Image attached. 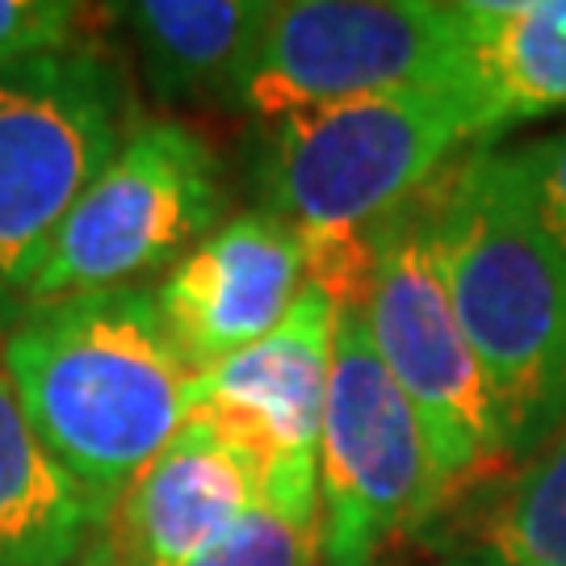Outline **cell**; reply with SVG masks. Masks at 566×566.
<instances>
[{"label":"cell","instance_id":"cell-1","mask_svg":"<svg viewBox=\"0 0 566 566\" xmlns=\"http://www.w3.org/2000/svg\"><path fill=\"white\" fill-rule=\"evenodd\" d=\"M25 424L102 516L189 420V382L151 290L21 306L0 340Z\"/></svg>","mask_w":566,"mask_h":566},{"label":"cell","instance_id":"cell-2","mask_svg":"<svg viewBox=\"0 0 566 566\" xmlns=\"http://www.w3.org/2000/svg\"><path fill=\"white\" fill-rule=\"evenodd\" d=\"M432 243L483 365L512 462L566 420V256L528 223L500 147H474L428 189Z\"/></svg>","mask_w":566,"mask_h":566},{"label":"cell","instance_id":"cell-3","mask_svg":"<svg viewBox=\"0 0 566 566\" xmlns=\"http://www.w3.org/2000/svg\"><path fill=\"white\" fill-rule=\"evenodd\" d=\"M428 189L365 231L369 261L357 311L386 374L424 428L441 504L449 507L512 458L483 365L449 303Z\"/></svg>","mask_w":566,"mask_h":566},{"label":"cell","instance_id":"cell-4","mask_svg":"<svg viewBox=\"0 0 566 566\" xmlns=\"http://www.w3.org/2000/svg\"><path fill=\"white\" fill-rule=\"evenodd\" d=\"M474 147L441 88H390L269 122L256 156V206L303 235H353L403 210Z\"/></svg>","mask_w":566,"mask_h":566},{"label":"cell","instance_id":"cell-5","mask_svg":"<svg viewBox=\"0 0 566 566\" xmlns=\"http://www.w3.org/2000/svg\"><path fill=\"white\" fill-rule=\"evenodd\" d=\"M139 122L105 46L0 67V319H18L46 243Z\"/></svg>","mask_w":566,"mask_h":566},{"label":"cell","instance_id":"cell-6","mask_svg":"<svg viewBox=\"0 0 566 566\" xmlns=\"http://www.w3.org/2000/svg\"><path fill=\"white\" fill-rule=\"evenodd\" d=\"M223 223L227 181L214 147L185 122H139L46 243L21 306L139 285Z\"/></svg>","mask_w":566,"mask_h":566},{"label":"cell","instance_id":"cell-7","mask_svg":"<svg viewBox=\"0 0 566 566\" xmlns=\"http://www.w3.org/2000/svg\"><path fill=\"white\" fill-rule=\"evenodd\" d=\"M324 566H378L407 533L446 516L424 428L378 348L357 303L340 306L324 428H319Z\"/></svg>","mask_w":566,"mask_h":566},{"label":"cell","instance_id":"cell-8","mask_svg":"<svg viewBox=\"0 0 566 566\" xmlns=\"http://www.w3.org/2000/svg\"><path fill=\"white\" fill-rule=\"evenodd\" d=\"M446 0H277L231 109L282 122L390 88H441Z\"/></svg>","mask_w":566,"mask_h":566},{"label":"cell","instance_id":"cell-9","mask_svg":"<svg viewBox=\"0 0 566 566\" xmlns=\"http://www.w3.org/2000/svg\"><path fill=\"white\" fill-rule=\"evenodd\" d=\"M336 324L340 303L306 282L269 336L189 382V416L214 424L261 465L264 500L311 516H319V428Z\"/></svg>","mask_w":566,"mask_h":566},{"label":"cell","instance_id":"cell-10","mask_svg":"<svg viewBox=\"0 0 566 566\" xmlns=\"http://www.w3.org/2000/svg\"><path fill=\"white\" fill-rule=\"evenodd\" d=\"M306 285V240L261 206L231 214L151 290L168 336L193 374L269 336Z\"/></svg>","mask_w":566,"mask_h":566},{"label":"cell","instance_id":"cell-11","mask_svg":"<svg viewBox=\"0 0 566 566\" xmlns=\"http://www.w3.org/2000/svg\"><path fill=\"white\" fill-rule=\"evenodd\" d=\"M261 465L214 424L185 428L118 495L102 537L126 566H185L261 504Z\"/></svg>","mask_w":566,"mask_h":566},{"label":"cell","instance_id":"cell-12","mask_svg":"<svg viewBox=\"0 0 566 566\" xmlns=\"http://www.w3.org/2000/svg\"><path fill=\"white\" fill-rule=\"evenodd\" d=\"M441 93L465 114L474 147L507 126L566 109V0H446Z\"/></svg>","mask_w":566,"mask_h":566},{"label":"cell","instance_id":"cell-13","mask_svg":"<svg viewBox=\"0 0 566 566\" xmlns=\"http://www.w3.org/2000/svg\"><path fill=\"white\" fill-rule=\"evenodd\" d=\"M273 0H135L122 4L143 63V81L160 102H231L252 63Z\"/></svg>","mask_w":566,"mask_h":566},{"label":"cell","instance_id":"cell-14","mask_svg":"<svg viewBox=\"0 0 566 566\" xmlns=\"http://www.w3.org/2000/svg\"><path fill=\"white\" fill-rule=\"evenodd\" d=\"M105 516L25 424L0 369V566H72Z\"/></svg>","mask_w":566,"mask_h":566},{"label":"cell","instance_id":"cell-15","mask_svg":"<svg viewBox=\"0 0 566 566\" xmlns=\"http://www.w3.org/2000/svg\"><path fill=\"white\" fill-rule=\"evenodd\" d=\"M465 549L504 566H566V420L470 507Z\"/></svg>","mask_w":566,"mask_h":566},{"label":"cell","instance_id":"cell-16","mask_svg":"<svg viewBox=\"0 0 566 566\" xmlns=\"http://www.w3.org/2000/svg\"><path fill=\"white\" fill-rule=\"evenodd\" d=\"M185 566H324V521L264 500Z\"/></svg>","mask_w":566,"mask_h":566},{"label":"cell","instance_id":"cell-17","mask_svg":"<svg viewBox=\"0 0 566 566\" xmlns=\"http://www.w3.org/2000/svg\"><path fill=\"white\" fill-rule=\"evenodd\" d=\"M500 160L528 223L566 256V126L546 139L500 147Z\"/></svg>","mask_w":566,"mask_h":566},{"label":"cell","instance_id":"cell-18","mask_svg":"<svg viewBox=\"0 0 566 566\" xmlns=\"http://www.w3.org/2000/svg\"><path fill=\"white\" fill-rule=\"evenodd\" d=\"M88 21L76 0H0V67L88 46Z\"/></svg>","mask_w":566,"mask_h":566},{"label":"cell","instance_id":"cell-19","mask_svg":"<svg viewBox=\"0 0 566 566\" xmlns=\"http://www.w3.org/2000/svg\"><path fill=\"white\" fill-rule=\"evenodd\" d=\"M72 566H126V563L118 558V549L109 546V542H105L102 533H97V537L88 542V549H84V554H81V558H76Z\"/></svg>","mask_w":566,"mask_h":566},{"label":"cell","instance_id":"cell-20","mask_svg":"<svg viewBox=\"0 0 566 566\" xmlns=\"http://www.w3.org/2000/svg\"><path fill=\"white\" fill-rule=\"evenodd\" d=\"M432 566H504V563H495V558H486V554H474V549H453V554L437 558Z\"/></svg>","mask_w":566,"mask_h":566}]
</instances>
